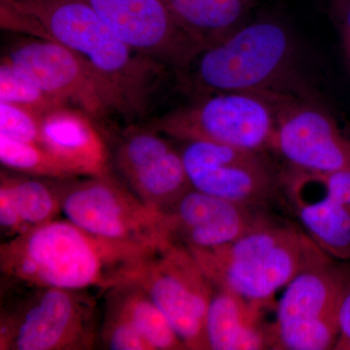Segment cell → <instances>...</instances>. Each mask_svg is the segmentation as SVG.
<instances>
[{"mask_svg":"<svg viewBox=\"0 0 350 350\" xmlns=\"http://www.w3.org/2000/svg\"><path fill=\"white\" fill-rule=\"evenodd\" d=\"M40 144L70 165L79 177L111 172L105 138L81 110L59 107L41 116Z\"/></svg>","mask_w":350,"mask_h":350,"instance_id":"cell-16","label":"cell"},{"mask_svg":"<svg viewBox=\"0 0 350 350\" xmlns=\"http://www.w3.org/2000/svg\"><path fill=\"white\" fill-rule=\"evenodd\" d=\"M275 125L273 98L226 92L206 94L158 117L148 126L181 142L202 140L261 152L271 148Z\"/></svg>","mask_w":350,"mask_h":350,"instance_id":"cell-6","label":"cell"},{"mask_svg":"<svg viewBox=\"0 0 350 350\" xmlns=\"http://www.w3.org/2000/svg\"><path fill=\"white\" fill-rule=\"evenodd\" d=\"M188 250L214 288L259 303L301 271L331 261L303 232L267 218L231 243Z\"/></svg>","mask_w":350,"mask_h":350,"instance_id":"cell-3","label":"cell"},{"mask_svg":"<svg viewBox=\"0 0 350 350\" xmlns=\"http://www.w3.org/2000/svg\"><path fill=\"white\" fill-rule=\"evenodd\" d=\"M63 213L100 238L162 248L170 241L161 213L110 174L64 181Z\"/></svg>","mask_w":350,"mask_h":350,"instance_id":"cell-7","label":"cell"},{"mask_svg":"<svg viewBox=\"0 0 350 350\" xmlns=\"http://www.w3.org/2000/svg\"><path fill=\"white\" fill-rule=\"evenodd\" d=\"M10 1H25V0H10Z\"/></svg>","mask_w":350,"mask_h":350,"instance_id":"cell-29","label":"cell"},{"mask_svg":"<svg viewBox=\"0 0 350 350\" xmlns=\"http://www.w3.org/2000/svg\"><path fill=\"white\" fill-rule=\"evenodd\" d=\"M332 8L344 32L345 42L350 53V0H333Z\"/></svg>","mask_w":350,"mask_h":350,"instance_id":"cell-28","label":"cell"},{"mask_svg":"<svg viewBox=\"0 0 350 350\" xmlns=\"http://www.w3.org/2000/svg\"><path fill=\"white\" fill-rule=\"evenodd\" d=\"M25 16L32 38L57 41L81 57L105 90L114 114H149L167 68L138 54L83 0H1Z\"/></svg>","mask_w":350,"mask_h":350,"instance_id":"cell-2","label":"cell"},{"mask_svg":"<svg viewBox=\"0 0 350 350\" xmlns=\"http://www.w3.org/2000/svg\"><path fill=\"white\" fill-rule=\"evenodd\" d=\"M322 192L306 176L305 170H294L287 179V191L297 215L310 238L329 256L350 260V208L333 199L320 183Z\"/></svg>","mask_w":350,"mask_h":350,"instance_id":"cell-17","label":"cell"},{"mask_svg":"<svg viewBox=\"0 0 350 350\" xmlns=\"http://www.w3.org/2000/svg\"><path fill=\"white\" fill-rule=\"evenodd\" d=\"M138 54L172 69L182 79L200 46L176 24L162 0H83Z\"/></svg>","mask_w":350,"mask_h":350,"instance_id":"cell-11","label":"cell"},{"mask_svg":"<svg viewBox=\"0 0 350 350\" xmlns=\"http://www.w3.org/2000/svg\"><path fill=\"white\" fill-rule=\"evenodd\" d=\"M107 301L131 322L152 350L186 349L169 320L137 280L108 290Z\"/></svg>","mask_w":350,"mask_h":350,"instance_id":"cell-21","label":"cell"},{"mask_svg":"<svg viewBox=\"0 0 350 350\" xmlns=\"http://www.w3.org/2000/svg\"><path fill=\"white\" fill-rule=\"evenodd\" d=\"M0 135L16 142L40 144L41 116L24 107L0 103Z\"/></svg>","mask_w":350,"mask_h":350,"instance_id":"cell-25","label":"cell"},{"mask_svg":"<svg viewBox=\"0 0 350 350\" xmlns=\"http://www.w3.org/2000/svg\"><path fill=\"white\" fill-rule=\"evenodd\" d=\"M314 174L328 195L350 208V167Z\"/></svg>","mask_w":350,"mask_h":350,"instance_id":"cell-26","label":"cell"},{"mask_svg":"<svg viewBox=\"0 0 350 350\" xmlns=\"http://www.w3.org/2000/svg\"><path fill=\"white\" fill-rule=\"evenodd\" d=\"M350 282V268L330 262L299 273L286 286L269 326L271 349H334L338 310Z\"/></svg>","mask_w":350,"mask_h":350,"instance_id":"cell-8","label":"cell"},{"mask_svg":"<svg viewBox=\"0 0 350 350\" xmlns=\"http://www.w3.org/2000/svg\"><path fill=\"white\" fill-rule=\"evenodd\" d=\"M160 250L100 238L55 219L1 243L0 271L6 282L107 292L137 280Z\"/></svg>","mask_w":350,"mask_h":350,"instance_id":"cell-1","label":"cell"},{"mask_svg":"<svg viewBox=\"0 0 350 350\" xmlns=\"http://www.w3.org/2000/svg\"><path fill=\"white\" fill-rule=\"evenodd\" d=\"M276 125L271 148L294 170L330 172L350 167V138L329 113L301 96L273 98Z\"/></svg>","mask_w":350,"mask_h":350,"instance_id":"cell-13","label":"cell"},{"mask_svg":"<svg viewBox=\"0 0 350 350\" xmlns=\"http://www.w3.org/2000/svg\"><path fill=\"white\" fill-rule=\"evenodd\" d=\"M98 342L105 349L152 350L131 322L107 301Z\"/></svg>","mask_w":350,"mask_h":350,"instance_id":"cell-24","label":"cell"},{"mask_svg":"<svg viewBox=\"0 0 350 350\" xmlns=\"http://www.w3.org/2000/svg\"><path fill=\"white\" fill-rule=\"evenodd\" d=\"M137 280L186 349H207L206 320L215 288L187 248L167 243L149 260Z\"/></svg>","mask_w":350,"mask_h":350,"instance_id":"cell-9","label":"cell"},{"mask_svg":"<svg viewBox=\"0 0 350 350\" xmlns=\"http://www.w3.org/2000/svg\"><path fill=\"white\" fill-rule=\"evenodd\" d=\"M296 53L292 34L282 23L246 22L220 43L202 51L183 80H193L204 94L305 96L295 80Z\"/></svg>","mask_w":350,"mask_h":350,"instance_id":"cell-4","label":"cell"},{"mask_svg":"<svg viewBox=\"0 0 350 350\" xmlns=\"http://www.w3.org/2000/svg\"><path fill=\"white\" fill-rule=\"evenodd\" d=\"M0 161L6 169L31 176L50 179L79 177L70 165L42 145L16 142L1 135Z\"/></svg>","mask_w":350,"mask_h":350,"instance_id":"cell-22","label":"cell"},{"mask_svg":"<svg viewBox=\"0 0 350 350\" xmlns=\"http://www.w3.org/2000/svg\"><path fill=\"white\" fill-rule=\"evenodd\" d=\"M182 142L179 152L195 190L250 207L273 195L275 175L260 151L202 140Z\"/></svg>","mask_w":350,"mask_h":350,"instance_id":"cell-12","label":"cell"},{"mask_svg":"<svg viewBox=\"0 0 350 350\" xmlns=\"http://www.w3.org/2000/svg\"><path fill=\"white\" fill-rule=\"evenodd\" d=\"M46 94L94 121L114 114L105 90L82 57L57 41L27 36L11 44L5 56Z\"/></svg>","mask_w":350,"mask_h":350,"instance_id":"cell-10","label":"cell"},{"mask_svg":"<svg viewBox=\"0 0 350 350\" xmlns=\"http://www.w3.org/2000/svg\"><path fill=\"white\" fill-rule=\"evenodd\" d=\"M114 162L122 180L159 213L192 189L180 152L150 126L124 131L115 148Z\"/></svg>","mask_w":350,"mask_h":350,"instance_id":"cell-14","label":"cell"},{"mask_svg":"<svg viewBox=\"0 0 350 350\" xmlns=\"http://www.w3.org/2000/svg\"><path fill=\"white\" fill-rule=\"evenodd\" d=\"M13 283L2 301L1 350H89L98 342V308L89 290Z\"/></svg>","mask_w":350,"mask_h":350,"instance_id":"cell-5","label":"cell"},{"mask_svg":"<svg viewBox=\"0 0 350 350\" xmlns=\"http://www.w3.org/2000/svg\"><path fill=\"white\" fill-rule=\"evenodd\" d=\"M336 350H350V282L338 310V337Z\"/></svg>","mask_w":350,"mask_h":350,"instance_id":"cell-27","label":"cell"},{"mask_svg":"<svg viewBox=\"0 0 350 350\" xmlns=\"http://www.w3.org/2000/svg\"><path fill=\"white\" fill-rule=\"evenodd\" d=\"M176 24L202 51L220 43L247 21L253 0H162Z\"/></svg>","mask_w":350,"mask_h":350,"instance_id":"cell-20","label":"cell"},{"mask_svg":"<svg viewBox=\"0 0 350 350\" xmlns=\"http://www.w3.org/2000/svg\"><path fill=\"white\" fill-rule=\"evenodd\" d=\"M0 103L24 107L40 116L55 108L64 107L4 57L0 64Z\"/></svg>","mask_w":350,"mask_h":350,"instance_id":"cell-23","label":"cell"},{"mask_svg":"<svg viewBox=\"0 0 350 350\" xmlns=\"http://www.w3.org/2000/svg\"><path fill=\"white\" fill-rule=\"evenodd\" d=\"M264 303L216 289L206 320L207 349L258 350L271 347L269 327L262 325Z\"/></svg>","mask_w":350,"mask_h":350,"instance_id":"cell-19","label":"cell"},{"mask_svg":"<svg viewBox=\"0 0 350 350\" xmlns=\"http://www.w3.org/2000/svg\"><path fill=\"white\" fill-rule=\"evenodd\" d=\"M1 172L0 226L6 239L57 219L63 213L64 181Z\"/></svg>","mask_w":350,"mask_h":350,"instance_id":"cell-18","label":"cell"},{"mask_svg":"<svg viewBox=\"0 0 350 350\" xmlns=\"http://www.w3.org/2000/svg\"><path fill=\"white\" fill-rule=\"evenodd\" d=\"M170 243L208 250L234 241L264 220L250 206L190 189L161 213Z\"/></svg>","mask_w":350,"mask_h":350,"instance_id":"cell-15","label":"cell"}]
</instances>
